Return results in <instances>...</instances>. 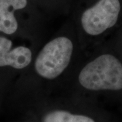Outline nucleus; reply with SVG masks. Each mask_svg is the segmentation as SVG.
<instances>
[{
  "instance_id": "1",
  "label": "nucleus",
  "mask_w": 122,
  "mask_h": 122,
  "mask_svg": "<svg viewBox=\"0 0 122 122\" xmlns=\"http://www.w3.org/2000/svg\"><path fill=\"white\" fill-rule=\"evenodd\" d=\"M79 81L90 90H122V64L113 55H101L83 67Z\"/></svg>"
},
{
  "instance_id": "4",
  "label": "nucleus",
  "mask_w": 122,
  "mask_h": 122,
  "mask_svg": "<svg viewBox=\"0 0 122 122\" xmlns=\"http://www.w3.org/2000/svg\"><path fill=\"white\" fill-rule=\"evenodd\" d=\"M12 45L10 39L0 37V66H10L18 69L27 66L32 57L30 49L19 46L11 50Z\"/></svg>"
},
{
  "instance_id": "6",
  "label": "nucleus",
  "mask_w": 122,
  "mask_h": 122,
  "mask_svg": "<svg viewBox=\"0 0 122 122\" xmlns=\"http://www.w3.org/2000/svg\"><path fill=\"white\" fill-rule=\"evenodd\" d=\"M44 122H95L91 118L79 115H73L64 111H56L46 115Z\"/></svg>"
},
{
  "instance_id": "2",
  "label": "nucleus",
  "mask_w": 122,
  "mask_h": 122,
  "mask_svg": "<svg viewBox=\"0 0 122 122\" xmlns=\"http://www.w3.org/2000/svg\"><path fill=\"white\" fill-rule=\"evenodd\" d=\"M73 44L69 39L61 37L48 42L35 61V69L42 77L53 79L58 77L69 64Z\"/></svg>"
},
{
  "instance_id": "3",
  "label": "nucleus",
  "mask_w": 122,
  "mask_h": 122,
  "mask_svg": "<svg viewBox=\"0 0 122 122\" xmlns=\"http://www.w3.org/2000/svg\"><path fill=\"white\" fill-rule=\"evenodd\" d=\"M120 10L119 0H100L82 14L83 29L89 35H100L115 25Z\"/></svg>"
},
{
  "instance_id": "5",
  "label": "nucleus",
  "mask_w": 122,
  "mask_h": 122,
  "mask_svg": "<svg viewBox=\"0 0 122 122\" xmlns=\"http://www.w3.org/2000/svg\"><path fill=\"white\" fill-rule=\"evenodd\" d=\"M26 0H0V31L12 34L18 29V22L14 12L25 8Z\"/></svg>"
}]
</instances>
